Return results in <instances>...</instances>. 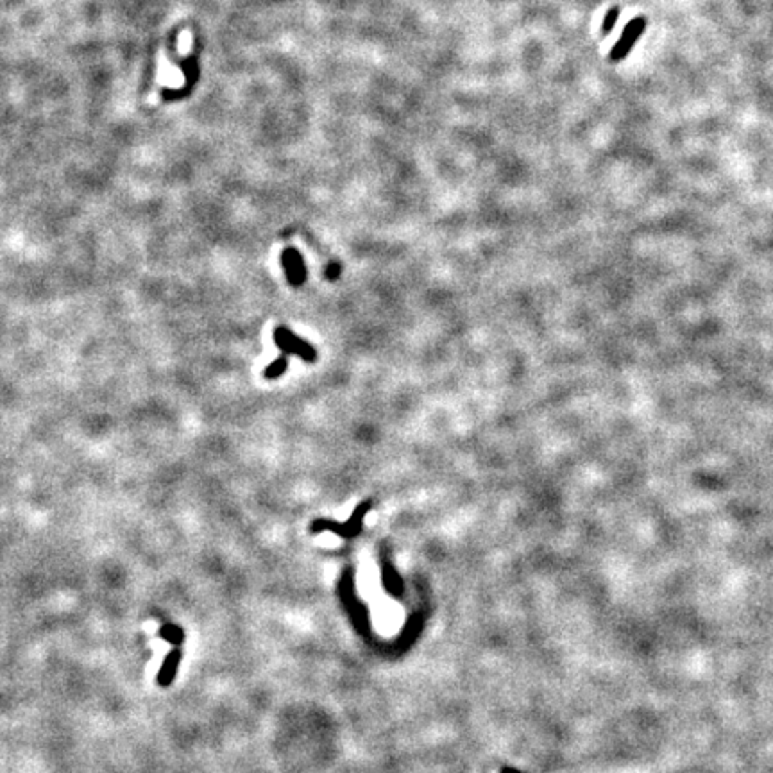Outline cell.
Masks as SVG:
<instances>
[{"label":"cell","instance_id":"1","mask_svg":"<svg viewBox=\"0 0 773 773\" xmlns=\"http://www.w3.org/2000/svg\"><path fill=\"white\" fill-rule=\"evenodd\" d=\"M274 340H276L277 348L282 349V353L285 354H299L301 358L313 362L317 358V353L312 346H308L304 340H301L299 337H295L288 328L279 326L274 333Z\"/></svg>","mask_w":773,"mask_h":773},{"label":"cell","instance_id":"5","mask_svg":"<svg viewBox=\"0 0 773 773\" xmlns=\"http://www.w3.org/2000/svg\"><path fill=\"white\" fill-rule=\"evenodd\" d=\"M617 17H620V9H617V8H613L607 14H605L604 23H602V34L607 36L608 32L613 31L614 25H616V22H617Z\"/></svg>","mask_w":773,"mask_h":773},{"label":"cell","instance_id":"2","mask_svg":"<svg viewBox=\"0 0 773 773\" xmlns=\"http://www.w3.org/2000/svg\"><path fill=\"white\" fill-rule=\"evenodd\" d=\"M644 29H646V18L643 17L634 18V20L626 23L625 29H623L622 38L617 40V43L611 50V61H622L626 54L634 49L635 41L639 40V36L643 34Z\"/></svg>","mask_w":773,"mask_h":773},{"label":"cell","instance_id":"4","mask_svg":"<svg viewBox=\"0 0 773 773\" xmlns=\"http://www.w3.org/2000/svg\"><path fill=\"white\" fill-rule=\"evenodd\" d=\"M286 366H288V354L282 353V357L277 358L276 362H273L265 369V378H277V376H282L285 372Z\"/></svg>","mask_w":773,"mask_h":773},{"label":"cell","instance_id":"3","mask_svg":"<svg viewBox=\"0 0 773 773\" xmlns=\"http://www.w3.org/2000/svg\"><path fill=\"white\" fill-rule=\"evenodd\" d=\"M283 265H285L286 276H288V282H290L292 285L297 286L301 285V283H304V279H306V273H304V265L299 253H295V251H286L285 255H283Z\"/></svg>","mask_w":773,"mask_h":773}]
</instances>
